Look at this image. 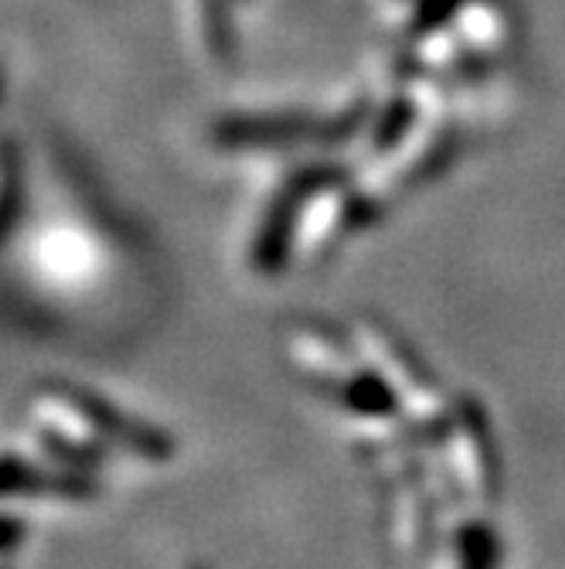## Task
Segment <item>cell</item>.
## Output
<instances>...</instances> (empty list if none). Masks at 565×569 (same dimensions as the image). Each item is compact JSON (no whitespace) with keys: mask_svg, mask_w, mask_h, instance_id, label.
Here are the masks:
<instances>
[{"mask_svg":"<svg viewBox=\"0 0 565 569\" xmlns=\"http://www.w3.org/2000/svg\"><path fill=\"white\" fill-rule=\"evenodd\" d=\"M347 168L341 164H300L273 188L266 209L260 216V229L252 236V267L260 273H280L293 252L296 229L311 212L314 198L334 184Z\"/></svg>","mask_w":565,"mask_h":569,"instance_id":"1","label":"cell"},{"mask_svg":"<svg viewBox=\"0 0 565 569\" xmlns=\"http://www.w3.org/2000/svg\"><path fill=\"white\" fill-rule=\"evenodd\" d=\"M51 392H59L75 409V417H82L102 437H117L123 447H130V450H137L143 457H153V460L174 453V443H171L168 433H161L158 427L133 423V420L120 417V409L110 406L107 399L95 396V392H85V389L69 386V382H51Z\"/></svg>","mask_w":565,"mask_h":569,"instance_id":"2","label":"cell"},{"mask_svg":"<svg viewBox=\"0 0 565 569\" xmlns=\"http://www.w3.org/2000/svg\"><path fill=\"white\" fill-rule=\"evenodd\" d=\"M252 0H184V21L198 59L212 69H229L239 56L242 14Z\"/></svg>","mask_w":565,"mask_h":569,"instance_id":"3","label":"cell"},{"mask_svg":"<svg viewBox=\"0 0 565 569\" xmlns=\"http://www.w3.org/2000/svg\"><path fill=\"white\" fill-rule=\"evenodd\" d=\"M314 389H321L324 396L337 399L344 409L351 412H362V417H379V420H392L398 412V399L395 392L385 386L382 376H372V372H362V376H351L344 382H337L334 376H321V379H311Z\"/></svg>","mask_w":565,"mask_h":569,"instance_id":"4","label":"cell"},{"mask_svg":"<svg viewBox=\"0 0 565 569\" xmlns=\"http://www.w3.org/2000/svg\"><path fill=\"white\" fill-rule=\"evenodd\" d=\"M8 495H41V498H92L99 491L95 481H89L82 471L79 475H44L34 463H24L18 457H8V481H4Z\"/></svg>","mask_w":565,"mask_h":569,"instance_id":"5","label":"cell"},{"mask_svg":"<svg viewBox=\"0 0 565 569\" xmlns=\"http://www.w3.org/2000/svg\"><path fill=\"white\" fill-rule=\"evenodd\" d=\"M460 542V569H497L501 542L487 526H464L456 536Z\"/></svg>","mask_w":565,"mask_h":569,"instance_id":"6","label":"cell"},{"mask_svg":"<svg viewBox=\"0 0 565 569\" xmlns=\"http://www.w3.org/2000/svg\"><path fill=\"white\" fill-rule=\"evenodd\" d=\"M194 569H204V566H194Z\"/></svg>","mask_w":565,"mask_h":569,"instance_id":"7","label":"cell"}]
</instances>
